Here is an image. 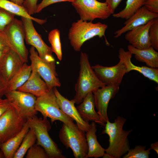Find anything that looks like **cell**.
Masks as SVG:
<instances>
[{
	"label": "cell",
	"mask_w": 158,
	"mask_h": 158,
	"mask_svg": "<svg viewBox=\"0 0 158 158\" xmlns=\"http://www.w3.org/2000/svg\"><path fill=\"white\" fill-rule=\"evenodd\" d=\"M126 121L124 117L117 116L113 123L107 121L105 129L102 133L106 134L109 137V145L105 149V152L114 158H120L126 153L130 149L128 136L132 130H123V126Z\"/></svg>",
	"instance_id": "6da1fadb"
},
{
	"label": "cell",
	"mask_w": 158,
	"mask_h": 158,
	"mask_svg": "<svg viewBox=\"0 0 158 158\" xmlns=\"http://www.w3.org/2000/svg\"><path fill=\"white\" fill-rule=\"evenodd\" d=\"M79 64V76L75 87V95L72 99L77 104L80 103L89 93L105 85L95 74L86 53H80Z\"/></svg>",
	"instance_id": "7a4b0ae2"
},
{
	"label": "cell",
	"mask_w": 158,
	"mask_h": 158,
	"mask_svg": "<svg viewBox=\"0 0 158 158\" xmlns=\"http://www.w3.org/2000/svg\"><path fill=\"white\" fill-rule=\"evenodd\" d=\"M107 28V25L100 22L93 23L79 20L71 24L68 38L74 50L79 51L85 42L95 36L99 38L104 36L106 38L105 32Z\"/></svg>",
	"instance_id": "3957f363"
},
{
	"label": "cell",
	"mask_w": 158,
	"mask_h": 158,
	"mask_svg": "<svg viewBox=\"0 0 158 158\" xmlns=\"http://www.w3.org/2000/svg\"><path fill=\"white\" fill-rule=\"evenodd\" d=\"M27 120L30 128L35 131L37 144L44 150L49 158H66L49 135L51 126L47 118H39L35 115L27 118Z\"/></svg>",
	"instance_id": "277c9868"
},
{
	"label": "cell",
	"mask_w": 158,
	"mask_h": 158,
	"mask_svg": "<svg viewBox=\"0 0 158 158\" xmlns=\"http://www.w3.org/2000/svg\"><path fill=\"white\" fill-rule=\"evenodd\" d=\"M35 108L42 114L43 118H49L52 123L55 121L59 120L71 127L76 125L72 118L60 109L53 88L37 97Z\"/></svg>",
	"instance_id": "5b68a950"
},
{
	"label": "cell",
	"mask_w": 158,
	"mask_h": 158,
	"mask_svg": "<svg viewBox=\"0 0 158 158\" xmlns=\"http://www.w3.org/2000/svg\"><path fill=\"white\" fill-rule=\"evenodd\" d=\"M59 139L68 149L70 148L75 158H86L88 147L85 132L77 125L70 126L63 123L59 133Z\"/></svg>",
	"instance_id": "8992f818"
},
{
	"label": "cell",
	"mask_w": 158,
	"mask_h": 158,
	"mask_svg": "<svg viewBox=\"0 0 158 158\" xmlns=\"http://www.w3.org/2000/svg\"><path fill=\"white\" fill-rule=\"evenodd\" d=\"M27 121V118L12 106L0 117V140L1 143L18 133Z\"/></svg>",
	"instance_id": "52a82bcc"
},
{
	"label": "cell",
	"mask_w": 158,
	"mask_h": 158,
	"mask_svg": "<svg viewBox=\"0 0 158 158\" xmlns=\"http://www.w3.org/2000/svg\"><path fill=\"white\" fill-rule=\"evenodd\" d=\"M71 3L80 19L83 20L92 22L96 18L104 20L111 15L105 2L97 0H75Z\"/></svg>",
	"instance_id": "ba28073f"
},
{
	"label": "cell",
	"mask_w": 158,
	"mask_h": 158,
	"mask_svg": "<svg viewBox=\"0 0 158 158\" xmlns=\"http://www.w3.org/2000/svg\"><path fill=\"white\" fill-rule=\"evenodd\" d=\"M30 53L32 70L39 74L49 89L60 87L61 83L56 71L55 62H48L42 59L33 46H31Z\"/></svg>",
	"instance_id": "9c48e42d"
},
{
	"label": "cell",
	"mask_w": 158,
	"mask_h": 158,
	"mask_svg": "<svg viewBox=\"0 0 158 158\" xmlns=\"http://www.w3.org/2000/svg\"><path fill=\"white\" fill-rule=\"evenodd\" d=\"M25 31V40L27 44L31 45L37 51L39 57L49 62H55L52 56L51 47L48 46L42 39L35 29L30 18L21 17Z\"/></svg>",
	"instance_id": "30bf717a"
},
{
	"label": "cell",
	"mask_w": 158,
	"mask_h": 158,
	"mask_svg": "<svg viewBox=\"0 0 158 158\" xmlns=\"http://www.w3.org/2000/svg\"><path fill=\"white\" fill-rule=\"evenodd\" d=\"M4 31L7 35L13 50L24 63L28 62V51L24 44L25 31L21 20L14 18Z\"/></svg>",
	"instance_id": "8fae6325"
},
{
	"label": "cell",
	"mask_w": 158,
	"mask_h": 158,
	"mask_svg": "<svg viewBox=\"0 0 158 158\" xmlns=\"http://www.w3.org/2000/svg\"><path fill=\"white\" fill-rule=\"evenodd\" d=\"M5 95L12 106L26 118L37 114L35 108L37 97L35 95L18 90H8Z\"/></svg>",
	"instance_id": "7c38bea8"
},
{
	"label": "cell",
	"mask_w": 158,
	"mask_h": 158,
	"mask_svg": "<svg viewBox=\"0 0 158 158\" xmlns=\"http://www.w3.org/2000/svg\"><path fill=\"white\" fill-rule=\"evenodd\" d=\"M95 74L105 85H119L126 73L125 67L121 61L113 66H104L97 64L92 66Z\"/></svg>",
	"instance_id": "4fadbf2b"
},
{
	"label": "cell",
	"mask_w": 158,
	"mask_h": 158,
	"mask_svg": "<svg viewBox=\"0 0 158 158\" xmlns=\"http://www.w3.org/2000/svg\"><path fill=\"white\" fill-rule=\"evenodd\" d=\"M119 90V85H105L92 92L97 112L104 126L107 121H109L107 113L109 102L115 97Z\"/></svg>",
	"instance_id": "5bb4252c"
},
{
	"label": "cell",
	"mask_w": 158,
	"mask_h": 158,
	"mask_svg": "<svg viewBox=\"0 0 158 158\" xmlns=\"http://www.w3.org/2000/svg\"><path fill=\"white\" fill-rule=\"evenodd\" d=\"M53 89L61 110L75 121L79 129L85 132H87L89 129L90 124L89 122L84 121L81 118L73 100H69L63 96L56 87L53 88Z\"/></svg>",
	"instance_id": "9a60e30c"
},
{
	"label": "cell",
	"mask_w": 158,
	"mask_h": 158,
	"mask_svg": "<svg viewBox=\"0 0 158 158\" xmlns=\"http://www.w3.org/2000/svg\"><path fill=\"white\" fill-rule=\"evenodd\" d=\"M158 18V13L149 11L144 6L124 22V26L114 32L115 38L137 27L145 25L150 20Z\"/></svg>",
	"instance_id": "2e32d148"
},
{
	"label": "cell",
	"mask_w": 158,
	"mask_h": 158,
	"mask_svg": "<svg viewBox=\"0 0 158 158\" xmlns=\"http://www.w3.org/2000/svg\"><path fill=\"white\" fill-rule=\"evenodd\" d=\"M154 19L150 20L145 25L135 27L126 32L125 39L130 45L137 49H145L151 47L148 32Z\"/></svg>",
	"instance_id": "e0dca14e"
},
{
	"label": "cell",
	"mask_w": 158,
	"mask_h": 158,
	"mask_svg": "<svg viewBox=\"0 0 158 158\" xmlns=\"http://www.w3.org/2000/svg\"><path fill=\"white\" fill-rule=\"evenodd\" d=\"M132 53L129 51H125L122 48L118 50V58L119 61L124 65L128 73L130 71L135 70L143 75L145 77L158 83V69L157 68L148 66H136L131 62Z\"/></svg>",
	"instance_id": "ac0fdd59"
},
{
	"label": "cell",
	"mask_w": 158,
	"mask_h": 158,
	"mask_svg": "<svg viewBox=\"0 0 158 158\" xmlns=\"http://www.w3.org/2000/svg\"><path fill=\"white\" fill-rule=\"evenodd\" d=\"M24 63L18 54L11 49L6 54L0 66V73L8 82Z\"/></svg>",
	"instance_id": "d6986e66"
},
{
	"label": "cell",
	"mask_w": 158,
	"mask_h": 158,
	"mask_svg": "<svg viewBox=\"0 0 158 158\" xmlns=\"http://www.w3.org/2000/svg\"><path fill=\"white\" fill-rule=\"evenodd\" d=\"M95 106L92 92L89 93L77 106V109L81 118L84 121H92L104 126L99 114L95 109Z\"/></svg>",
	"instance_id": "ffe728a7"
},
{
	"label": "cell",
	"mask_w": 158,
	"mask_h": 158,
	"mask_svg": "<svg viewBox=\"0 0 158 158\" xmlns=\"http://www.w3.org/2000/svg\"><path fill=\"white\" fill-rule=\"evenodd\" d=\"M50 90L46 83L35 71L32 70L30 75L26 82L17 90L32 94L37 97Z\"/></svg>",
	"instance_id": "44dd1931"
},
{
	"label": "cell",
	"mask_w": 158,
	"mask_h": 158,
	"mask_svg": "<svg viewBox=\"0 0 158 158\" xmlns=\"http://www.w3.org/2000/svg\"><path fill=\"white\" fill-rule=\"evenodd\" d=\"M128 49L134 54L138 61L144 62L149 67L158 68V52L152 47L145 49L135 48L130 44L128 46Z\"/></svg>",
	"instance_id": "7402d4cb"
},
{
	"label": "cell",
	"mask_w": 158,
	"mask_h": 158,
	"mask_svg": "<svg viewBox=\"0 0 158 158\" xmlns=\"http://www.w3.org/2000/svg\"><path fill=\"white\" fill-rule=\"evenodd\" d=\"M30 129L27 121L20 131L15 136L2 143L0 149L3 152L5 158H13L24 138Z\"/></svg>",
	"instance_id": "603a6c76"
},
{
	"label": "cell",
	"mask_w": 158,
	"mask_h": 158,
	"mask_svg": "<svg viewBox=\"0 0 158 158\" xmlns=\"http://www.w3.org/2000/svg\"><path fill=\"white\" fill-rule=\"evenodd\" d=\"M96 125L92 121L89 129L85 134L88 147V152L86 158L102 157L105 153V149L98 142L96 135Z\"/></svg>",
	"instance_id": "cb8c5ba5"
},
{
	"label": "cell",
	"mask_w": 158,
	"mask_h": 158,
	"mask_svg": "<svg viewBox=\"0 0 158 158\" xmlns=\"http://www.w3.org/2000/svg\"><path fill=\"white\" fill-rule=\"evenodd\" d=\"M32 71L30 65L25 63L21 67L8 82V90H17L29 78Z\"/></svg>",
	"instance_id": "d4e9b609"
},
{
	"label": "cell",
	"mask_w": 158,
	"mask_h": 158,
	"mask_svg": "<svg viewBox=\"0 0 158 158\" xmlns=\"http://www.w3.org/2000/svg\"><path fill=\"white\" fill-rule=\"evenodd\" d=\"M0 7L16 15L30 18L40 25H43L47 22L46 19H41L30 15L22 6L18 5L8 0H0Z\"/></svg>",
	"instance_id": "484cf974"
},
{
	"label": "cell",
	"mask_w": 158,
	"mask_h": 158,
	"mask_svg": "<svg viewBox=\"0 0 158 158\" xmlns=\"http://www.w3.org/2000/svg\"><path fill=\"white\" fill-rule=\"evenodd\" d=\"M145 1L127 0L125 8L119 12L113 14V16L115 18L127 20L144 6Z\"/></svg>",
	"instance_id": "4316f807"
},
{
	"label": "cell",
	"mask_w": 158,
	"mask_h": 158,
	"mask_svg": "<svg viewBox=\"0 0 158 158\" xmlns=\"http://www.w3.org/2000/svg\"><path fill=\"white\" fill-rule=\"evenodd\" d=\"M36 140L34 130L30 128L13 158H23L28 150L35 144Z\"/></svg>",
	"instance_id": "83f0119b"
},
{
	"label": "cell",
	"mask_w": 158,
	"mask_h": 158,
	"mask_svg": "<svg viewBox=\"0 0 158 158\" xmlns=\"http://www.w3.org/2000/svg\"><path fill=\"white\" fill-rule=\"evenodd\" d=\"M48 38L52 52L55 53L59 61L61 60L62 53L59 30L55 29L51 30L48 34Z\"/></svg>",
	"instance_id": "f1b7e54d"
},
{
	"label": "cell",
	"mask_w": 158,
	"mask_h": 158,
	"mask_svg": "<svg viewBox=\"0 0 158 158\" xmlns=\"http://www.w3.org/2000/svg\"><path fill=\"white\" fill-rule=\"evenodd\" d=\"M146 147L137 145L133 149H130L127 153L123 156V158H148L151 150L150 148L146 150Z\"/></svg>",
	"instance_id": "f546056e"
},
{
	"label": "cell",
	"mask_w": 158,
	"mask_h": 158,
	"mask_svg": "<svg viewBox=\"0 0 158 158\" xmlns=\"http://www.w3.org/2000/svg\"><path fill=\"white\" fill-rule=\"evenodd\" d=\"M151 46L158 50V18H156L150 25L148 32Z\"/></svg>",
	"instance_id": "4dcf8cb0"
},
{
	"label": "cell",
	"mask_w": 158,
	"mask_h": 158,
	"mask_svg": "<svg viewBox=\"0 0 158 158\" xmlns=\"http://www.w3.org/2000/svg\"><path fill=\"white\" fill-rule=\"evenodd\" d=\"M26 158H49L44 150L37 144H34L28 150Z\"/></svg>",
	"instance_id": "1f68e13d"
},
{
	"label": "cell",
	"mask_w": 158,
	"mask_h": 158,
	"mask_svg": "<svg viewBox=\"0 0 158 158\" xmlns=\"http://www.w3.org/2000/svg\"><path fill=\"white\" fill-rule=\"evenodd\" d=\"M15 15L0 7V31H3L6 27L15 18Z\"/></svg>",
	"instance_id": "d6a6232c"
},
{
	"label": "cell",
	"mask_w": 158,
	"mask_h": 158,
	"mask_svg": "<svg viewBox=\"0 0 158 158\" xmlns=\"http://www.w3.org/2000/svg\"><path fill=\"white\" fill-rule=\"evenodd\" d=\"M11 49L13 50L7 35L4 31H0V49L7 52Z\"/></svg>",
	"instance_id": "836d02e7"
},
{
	"label": "cell",
	"mask_w": 158,
	"mask_h": 158,
	"mask_svg": "<svg viewBox=\"0 0 158 158\" xmlns=\"http://www.w3.org/2000/svg\"><path fill=\"white\" fill-rule=\"evenodd\" d=\"M38 0H24L22 6L30 15L31 16L32 15L36 13Z\"/></svg>",
	"instance_id": "e575fe53"
},
{
	"label": "cell",
	"mask_w": 158,
	"mask_h": 158,
	"mask_svg": "<svg viewBox=\"0 0 158 158\" xmlns=\"http://www.w3.org/2000/svg\"><path fill=\"white\" fill-rule=\"evenodd\" d=\"M75 0H42L41 2L37 4L36 13H39L42 10L51 4L57 2L68 1L72 3Z\"/></svg>",
	"instance_id": "d590c367"
},
{
	"label": "cell",
	"mask_w": 158,
	"mask_h": 158,
	"mask_svg": "<svg viewBox=\"0 0 158 158\" xmlns=\"http://www.w3.org/2000/svg\"><path fill=\"white\" fill-rule=\"evenodd\" d=\"M144 6L150 12L158 13V0H145Z\"/></svg>",
	"instance_id": "8d00e7d4"
},
{
	"label": "cell",
	"mask_w": 158,
	"mask_h": 158,
	"mask_svg": "<svg viewBox=\"0 0 158 158\" xmlns=\"http://www.w3.org/2000/svg\"><path fill=\"white\" fill-rule=\"evenodd\" d=\"M11 106V104L8 99L0 98V117Z\"/></svg>",
	"instance_id": "74e56055"
},
{
	"label": "cell",
	"mask_w": 158,
	"mask_h": 158,
	"mask_svg": "<svg viewBox=\"0 0 158 158\" xmlns=\"http://www.w3.org/2000/svg\"><path fill=\"white\" fill-rule=\"evenodd\" d=\"M8 91V82L0 73V98L5 95Z\"/></svg>",
	"instance_id": "f35d334b"
},
{
	"label": "cell",
	"mask_w": 158,
	"mask_h": 158,
	"mask_svg": "<svg viewBox=\"0 0 158 158\" xmlns=\"http://www.w3.org/2000/svg\"><path fill=\"white\" fill-rule=\"evenodd\" d=\"M122 0H106L107 4L111 14L114 13L116 9Z\"/></svg>",
	"instance_id": "ab89813d"
},
{
	"label": "cell",
	"mask_w": 158,
	"mask_h": 158,
	"mask_svg": "<svg viewBox=\"0 0 158 158\" xmlns=\"http://www.w3.org/2000/svg\"><path fill=\"white\" fill-rule=\"evenodd\" d=\"M150 148L154 150L158 154V142H157L151 144Z\"/></svg>",
	"instance_id": "60d3db41"
},
{
	"label": "cell",
	"mask_w": 158,
	"mask_h": 158,
	"mask_svg": "<svg viewBox=\"0 0 158 158\" xmlns=\"http://www.w3.org/2000/svg\"><path fill=\"white\" fill-rule=\"evenodd\" d=\"M7 52H4L0 49V66Z\"/></svg>",
	"instance_id": "b9f144b4"
},
{
	"label": "cell",
	"mask_w": 158,
	"mask_h": 158,
	"mask_svg": "<svg viewBox=\"0 0 158 158\" xmlns=\"http://www.w3.org/2000/svg\"><path fill=\"white\" fill-rule=\"evenodd\" d=\"M10 1L18 5L22 6L24 0H10Z\"/></svg>",
	"instance_id": "7bdbcfd3"
},
{
	"label": "cell",
	"mask_w": 158,
	"mask_h": 158,
	"mask_svg": "<svg viewBox=\"0 0 158 158\" xmlns=\"http://www.w3.org/2000/svg\"><path fill=\"white\" fill-rule=\"evenodd\" d=\"M102 157L103 158H114L113 156L107 153H104Z\"/></svg>",
	"instance_id": "ee69618b"
},
{
	"label": "cell",
	"mask_w": 158,
	"mask_h": 158,
	"mask_svg": "<svg viewBox=\"0 0 158 158\" xmlns=\"http://www.w3.org/2000/svg\"><path fill=\"white\" fill-rule=\"evenodd\" d=\"M0 158H5V156L3 152L1 149L0 150Z\"/></svg>",
	"instance_id": "f6af8a7d"
},
{
	"label": "cell",
	"mask_w": 158,
	"mask_h": 158,
	"mask_svg": "<svg viewBox=\"0 0 158 158\" xmlns=\"http://www.w3.org/2000/svg\"><path fill=\"white\" fill-rule=\"evenodd\" d=\"M1 141H0V147H1Z\"/></svg>",
	"instance_id": "bcb514c9"
},
{
	"label": "cell",
	"mask_w": 158,
	"mask_h": 158,
	"mask_svg": "<svg viewBox=\"0 0 158 158\" xmlns=\"http://www.w3.org/2000/svg\"></svg>",
	"instance_id": "7dc6e473"
}]
</instances>
